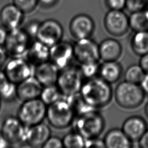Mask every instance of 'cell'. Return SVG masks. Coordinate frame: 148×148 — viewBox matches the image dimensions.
<instances>
[{
	"label": "cell",
	"mask_w": 148,
	"mask_h": 148,
	"mask_svg": "<svg viewBox=\"0 0 148 148\" xmlns=\"http://www.w3.org/2000/svg\"><path fill=\"white\" fill-rule=\"evenodd\" d=\"M80 93L84 100L95 109L106 106L111 101L113 96L110 84L99 76L86 79Z\"/></svg>",
	"instance_id": "1"
},
{
	"label": "cell",
	"mask_w": 148,
	"mask_h": 148,
	"mask_svg": "<svg viewBox=\"0 0 148 148\" xmlns=\"http://www.w3.org/2000/svg\"><path fill=\"white\" fill-rule=\"evenodd\" d=\"M74 131L80 134L85 139L99 137L105 128V120L97 110H91L77 116L72 123Z\"/></svg>",
	"instance_id": "2"
},
{
	"label": "cell",
	"mask_w": 148,
	"mask_h": 148,
	"mask_svg": "<svg viewBox=\"0 0 148 148\" xmlns=\"http://www.w3.org/2000/svg\"><path fill=\"white\" fill-rule=\"evenodd\" d=\"M145 92L140 84L124 80L119 83L114 91L116 103L124 109H135L143 102Z\"/></svg>",
	"instance_id": "3"
},
{
	"label": "cell",
	"mask_w": 148,
	"mask_h": 148,
	"mask_svg": "<svg viewBox=\"0 0 148 148\" xmlns=\"http://www.w3.org/2000/svg\"><path fill=\"white\" fill-rule=\"evenodd\" d=\"M76 115L65 98H60L48 105L46 119L50 125L55 128L64 129L72 125Z\"/></svg>",
	"instance_id": "4"
},
{
	"label": "cell",
	"mask_w": 148,
	"mask_h": 148,
	"mask_svg": "<svg viewBox=\"0 0 148 148\" xmlns=\"http://www.w3.org/2000/svg\"><path fill=\"white\" fill-rule=\"evenodd\" d=\"M84 77L79 66L68 65L59 72L56 84L64 97L79 92Z\"/></svg>",
	"instance_id": "5"
},
{
	"label": "cell",
	"mask_w": 148,
	"mask_h": 148,
	"mask_svg": "<svg viewBox=\"0 0 148 148\" xmlns=\"http://www.w3.org/2000/svg\"><path fill=\"white\" fill-rule=\"evenodd\" d=\"M27 128L17 117L9 116L2 121L0 136L10 146H23L26 145Z\"/></svg>",
	"instance_id": "6"
},
{
	"label": "cell",
	"mask_w": 148,
	"mask_h": 148,
	"mask_svg": "<svg viewBox=\"0 0 148 148\" xmlns=\"http://www.w3.org/2000/svg\"><path fill=\"white\" fill-rule=\"evenodd\" d=\"M47 105L39 98L25 101L19 106L17 117L26 126H32L43 122L46 116Z\"/></svg>",
	"instance_id": "7"
},
{
	"label": "cell",
	"mask_w": 148,
	"mask_h": 148,
	"mask_svg": "<svg viewBox=\"0 0 148 148\" xmlns=\"http://www.w3.org/2000/svg\"><path fill=\"white\" fill-rule=\"evenodd\" d=\"M31 37L20 27L8 31L4 47L9 55L12 57H23L31 42Z\"/></svg>",
	"instance_id": "8"
},
{
	"label": "cell",
	"mask_w": 148,
	"mask_h": 148,
	"mask_svg": "<svg viewBox=\"0 0 148 148\" xmlns=\"http://www.w3.org/2000/svg\"><path fill=\"white\" fill-rule=\"evenodd\" d=\"M32 65L23 57H12L5 65L4 72L10 81L18 84L32 76Z\"/></svg>",
	"instance_id": "9"
},
{
	"label": "cell",
	"mask_w": 148,
	"mask_h": 148,
	"mask_svg": "<svg viewBox=\"0 0 148 148\" xmlns=\"http://www.w3.org/2000/svg\"><path fill=\"white\" fill-rule=\"evenodd\" d=\"M63 34L61 24L56 20L49 18L40 23L35 38L50 47L61 40Z\"/></svg>",
	"instance_id": "10"
},
{
	"label": "cell",
	"mask_w": 148,
	"mask_h": 148,
	"mask_svg": "<svg viewBox=\"0 0 148 148\" xmlns=\"http://www.w3.org/2000/svg\"><path fill=\"white\" fill-rule=\"evenodd\" d=\"M103 24L110 35L121 36L130 28L129 17L123 10H109L105 15Z\"/></svg>",
	"instance_id": "11"
},
{
	"label": "cell",
	"mask_w": 148,
	"mask_h": 148,
	"mask_svg": "<svg viewBox=\"0 0 148 148\" xmlns=\"http://www.w3.org/2000/svg\"><path fill=\"white\" fill-rule=\"evenodd\" d=\"M74 58L79 64L99 61V45L90 38L77 39L73 45Z\"/></svg>",
	"instance_id": "12"
},
{
	"label": "cell",
	"mask_w": 148,
	"mask_h": 148,
	"mask_svg": "<svg viewBox=\"0 0 148 148\" xmlns=\"http://www.w3.org/2000/svg\"><path fill=\"white\" fill-rule=\"evenodd\" d=\"M73 58V45L67 41L61 40L50 47L49 61L60 70L69 65Z\"/></svg>",
	"instance_id": "13"
},
{
	"label": "cell",
	"mask_w": 148,
	"mask_h": 148,
	"mask_svg": "<svg viewBox=\"0 0 148 148\" xmlns=\"http://www.w3.org/2000/svg\"><path fill=\"white\" fill-rule=\"evenodd\" d=\"M69 29L71 34L77 40L90 38L95 29V23L90 16L80 13L72 18Z\"/></svg>",
	"instance_id": "14"
},
{
	"label": "cell",
	"mask_w": 148,
	"mask_h": 148,
	"mask_svg": "<svg viewBox=\"0 0 148 148\" xmlns=\"http://www.w3.org/2000/svg\"><path fill=\"white\" fill-rule=\"evenodd\" d=\"M51 136L49 126L40 123L32 126H28L26 145L34 148L43 147L47 139Z\"/></svg>",
	"instance_id": "15"
},
{
	"label": "cell",
	"mask_w": 148,
	"mask_h": 148,
	"mask_svg": "<svg viewBox=\"0 0 148 148\" xmlns=\"http://www.w3.org/2000/svg\"><path fill=\"white\" fill-rule=\"evenodd\" d=\"M24 13L14 3L4 6L0 11L1 25L8 31L20 27Z\"/></svg>",
	"instance_id": "16"
},
{
	"label": "cell",
	"mask_w": 148,
	"mask_h": 148,
	"mask_svg": "<svg viewBox=\"0 0 148 148\" xmlns=\"http://www.w3.org/2000/svg\"><path fill=\"white\" fill-rule=\"evenodd\" d=\"M60 69L49 60L35 66L33 73L34 76L43 87L55 84Z\"/></svg>",
	"instance_id": "17"
},
{
	"label": "cell",
	"mask_w": 148,
	"mask_h": 148,
	"mask_svg": "<svg viewBox=\"0 0 148 148\" xmlns=\"http://www.w3.org/2000/svg\"><path fill=\"white\" fill-rule=\"evenodd\" d=\"M42 88L39 81L31 76L17 84V98L22 101L39 98Z\"/></svg>",
	"instance_id": "18"
},
{
	"label": "cell",
	"mask_w": 148,
	"mask_h": 148,
	"mask_svg": "<svg viewBox=\"0 0 148 148\" xmlns=\"http://www.w3.org/2000/svg\"><path fill=\"white\" fill-rule=\"evenodd\" d=\"M121 130L131 141H138L147 130V124L143 117L132 116L124 121Z\"/></svg>",
	"instance_id": "19"
},
{
	"label": "cell",
	"mask_w": 148,
	"mask_h": 148,
	"mask_svg": "<svg viewBox=\"0 0 148 148\" xmlns=\"http://www.w3.org/2000/svg\"><path fill=\"white\" fill-rule=\"evenodd\" d=\"M50 47L36 40L30 43L24 58L32 65L36 66L49 60Z\"/></svg>",
	"instance_id": "20"
},
{
	"label": "cell",
	"mask_w": 148,
	"mask_h": 148,
	"mask_svg": "<svg viewBox=\"0 0 148 148\" xmlns=\"http://www.w3.org/2000/svg\"><path fill=\"white\" fill-rule=\"evenodd\" d=\"M120 43L113 38H107L99 45L100 60L103 61H117L122 53Z\"/></svg>",
	"instance_id": "21"
},
{
	"label": "cell",
	"mask_w": 148,
	"mask_h": 148,
	"mask_svg": "<svg viewBox=\"0 0 148 148\" xmlns=\"http://www.w3.org/2000/svg\"><path fill=\"white\" fill-rule=\"evenodd\" d=\"M105 147L108 148H130L132 142L122 130L113 128L109 131L103 139Z\"/></svg>",
	"instance_id": "22"
},
{
	"label": "cell",
	"mask_w": 148,
	"mask_h": 148,
	"mask_svg": "<svg viewBox=\"0 0 148 148\" xmlns=\"http://www.w3.org/2000/svg\"><path fill=\"white\" fill-rule=\"evenodd\" d=\"M122 66L117 61H103L100 64L98 75L109 84L117 82L122 75Z\"/></svg>",
	"instance_id": "23"
},
{
	"label": "cell",
	"mask_w": 148,
	"mask_h": 148,
	"mask_svg": "<svg viewBox=\"0 0 148 148\" xmlns=\"http://www.w3.org/2000/svg\"><path fill=\"white\" fill-rule=\"evenodd\" d=\"M64 98L74 112L76 116L97 109L90 106L79 92L75 93Z\"/></svg>",
	"instance_id": "24"
},
{
	"label": "cell",
	"mask_w": 148,
	"mask_h": 148,
	"mask_svg": "<svg viewBox=\"0 0 148 148\" xmlns=\"http://www.w3.org/2000/svg\"><path fill=\"white\" fill-rule=\"evenodd\" d=\"M134 32L130 42L132 51L139 56L148 53V31Z\"/></svg>",
	"instance_id": "25"
},
{
	"label": "cell",
	"mask_w": 148,
	"mask_h": 148,
	"mask_svg": "<svg viewBox=\"0 0 148 148\" xmlns=\"http://www.w3.org/2000/svg\"><path fill=\"white\" fill-rule=\"evenodd\" d=\"M129 24L130 28L134 32L148 31V9L131 13Z\"/></svg>",
	"instance_id": "26"
},
{
	"label": "cell",
	"mask_w": 148,
	"mask_h": 148,
	"mask_svg": "<svg viewBox=\"0 0 148 148\" xmlns=\"http://www.w3.org/2000/svg\"><path fill=\"white\" fill-rule=\"evenodd\" d=\"M62 94L57 85L52 84L43 86L39 98L47 105H49L60 99Z\"/></svg>",
	"instance_id": "27"
},
{
	"label": "cell",
	"mask_w": 148,
	"mask_h": 148,
	"mask_svg": "<svg viewBox=\"0 0 148 148\" xmlns=\"http://www.w3.org/2000/svg\"><path fill=\"white\" fill-rule=\"evenodd\" d=\"M145 75V72L139 64H133L126 69L124 79L127 82L140 84Z\"/></svg>",
	"instance_id": "28"
},
{
	"label": "cell",
	"mask_w": 148,
	"mask_h": 148,
	"mask_svg": "<svg viewBox=\"0 0 148 148\" xmlns=\"http://www.w3.org/2000/svg\"><path fill=\"white\" fill-rule=\"evenodd\" d=\"M62 140L64 147L82 148L85 146V139L75 131L66 134Z\"/></svg>",
	"instance_id": "29"
},
{
	"label": "cell",
	"mask_w": 148,
	"mask_h": 148,
	"mask_svg": "<svg viewBox=\"0 0 148 148\" xmlns=\"http://www.w3.org/2000/svg\"><path fill=\"white\" fill-rule=\"evenodd\" d=\"M17 98V84L6 80L0 86V99L11 102Z\"/></svg>",
	"instance_id": "30"
},
{
	"label": "cell",
	"mask_w": 148,
	"mask_h": 148,
	"mask_svg": "<svg viewBox=\"0 0 148 148\" xmlns=\"http://www.w3.org/2000/svg\"><path fill=\"white\" fill-rule=\"evenodd\" d=\"M100 64L99 61L91 62L80 64L79 68L85 79H89L95 76L98 74Z\"/></svg>",
	"instance_id": "31"
},
{
	"label": "cell",
	"mask_w": 148,
	"mask_h": 148,
	"mask_svg": "<svg viewBox=\"0 0 148 148\" xmlns=\"http://www.w3.org/2000/svg\"><path fill=\"white\" fill-rule=\"evenodd\" d=\"M13 3L24 14L32 12L39 5L38 0H13Z\"/></svg>",
	"instance_id": "32"
},
{
	"label": "cell",
	"mask_w": 148,
	"mask_h": 148,
	"mask_svg": "<svg viewBox=\"0 0 148 148\" xmlns=\"http://www.w3.org/2000/svg\"><path fill=\"white\" fill-rule=\"evenodd\" d=\"M147 5V0H127L125 8L131 13L146 9Z\"/></svg>",
	"instance_id": "33"
},
{
	"label": "cell",
	"mask_w": 148,
	"mask_h": 148,
	"mask_svg": "<svg viewBox=\"0 0 148 148\" xmlns=\"http://www.w3.org/2000/svg\"><path fill=\"white\" fill-rule=\"evenodd\" d=\"M105 3L109 10H123L125 8L127 0H105Z\"/></svg>",
	"instance_id": "34"
},
{
	"label": "cell",
	"mask_w": 148,
	"mask_h": 148,
	"mask_svg": "<svg viewBox=\"0 0 148 148\" xmlns=\"http://www.w3.org/2000/svg\"><path fill=\"white\" fill-rule=\"evenodd\" d=\"M43 148H62L64 147L62 140L57 136H50L43 146Z\"/></svg>",
	"instance_id": "35"
},
{
	"label": "cell",
	"mask_w": 148,
	"mask_h": 148,
	"mask_svg": "<svg viewBox=\"0 0 148 148\" xmlns=\"http://www.w3.org/2000/svg\"><path fill=\"white\" fill-rule=\"evenodd\" d=\"M40 22L36 20H32L27 23L24 29L29 35V36L32 37H36V35L38 29Z\"/></svg>",
	"instance_id": "36"
},
{
	"label": "cell",
	"mask_w": 148,
	"mask_h": 148,
	"mask_svg": "<svg viewBox=\"0 0 148 148\" xmlns=\"http://www.w3.org/2000/svg\"><path fill=\"white\" fill-rule=\"evenodd\" d=\"M85 147H105L103 139L98 137L85 139Z\"/></svg>",
	"instance_id": "37"
},
{
	"label": "cell",
	"mask_w": 148,
	"mask_h": 148,
	"mask_svg": "<svg viewBox=\"0 0 148 148\" xmlns=\"http://www.w3.org/2000/svg\"><path fill=\"white\" fill-rule=\"evenodd\" d=\"M59 0H38L39 5L42 8L49 9L54 7L58 2Z\"/></svg>",
	"instance_id": "38"
},
{
	"label": "cell",
	"mask_w": 148,
	"mask_h": 148,
	"mask_svg": "<svg viewBox=\"0 0 148 148\" xmlns=\"http://www.w3.org/2000/svg\"><path fill=\"white\" fill-rule=\"evenodd\" d=\"M139 64L146 74H148V53L140 56Z\"/></svg>",
	"instance_id": "39"
},
{
	"label": "cell",
	"mask_w": 148,
	"mask_h": 148,
	"mask_svg": "<svg viewBox=\"0 0 148 148\" xmlns=\"http://www.w3.org/2000/svg\"><path fill=\"white\" fill-rule=\"evenodd\" d=\"M8 55L4 46H0V69L6 64Z\"/></svg>",
	"instance_id": "40"
},
{
	"label": "cell",
	"mask_w": 148,
	"mask_h": 148,
	"mask_svg": "<svg viewBox=\"0 0 148 148\" xmlns=\"http://www.w3.org/2000/svg\"><path fill=\"white\" fill-rule=\"evenodd\" d=\"M140 147L148 148V129L138 140Z\"/></svg>",
	"instance_id": "41"
},
{
	"label": "cell",
	"mask_w": 148,
	"mask_h": 148,
	"mask_svg": "<svg viewBox=\"0 0 148 148\" xmlns=\"http://www.w3.org/2000/svg\"><path fill=\"white\" fill-rule=\"evenodd\" d=\"M8 30L2 25H0V46H3L8 34Z\"/></svg>",
	"instance_id": "42"
},
{
	"label": "cell",
	"mask_w": 148,
	"mask_h": 148,
	"mask_svg": "<svg viewBox=\"0 0 148 148\" xmlns=\"http://www.w3.org/2000/svg\"><path fill=\"white\" fill-rule=\"evenodd\" d=\"M140 86L145 93L148 94V74H146L140 83Z\"/></svg>",
	"instance_id": "43"
},
{
	"label": "cell",
	"mask_w": 148,
	"mask_h": 148,
	"mask_svg": "<svg viewBox=\"0 0 148 148\" xmlns=\"http://www.w3.org/2000/svg\"><path fill=\"white\" fill-rule=\"evenodd\" d=\"M8 79L7 78L4 71H1L0 69V86L4 82H5Z\"/></svg>",
	"instance_id": "44"
},
{
	"label": "cell",
	"mask_w": 148,
	"mask_h": 148,
	"mask_svg": "<svg viewBox=\"0 0 148 148\" xmlns=\"http://www.w3.org/2000/svg\"><path fill=\"white\" fill-rule=\"evenodd\" d=\"M145 113L147 116V117L148 118V101L147 102L145 106Z\"/></svg>",
	"instance_id": "45"
},
{
	"label": "cell",
	"mask_w": 148,
	"mask_h": 148,
	"mask_svg": "<svg viewBox=\"0 0 148 148\" xmlns=\"http://www.w3.org/2000/svg\"><path fill=\"white\" fill-rule=\"evenodd\" d=\"M1 99H0V109H1Z\"/></svg>",
	"instance_id": "46"
}]
</instances>
